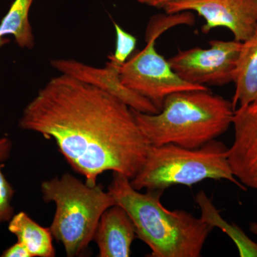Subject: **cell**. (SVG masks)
Returning <instances> with one entry per match:
<instances>
[{"label": "cell", "instance_id": "cell-23", "mask_svg": "<svg viewBox=\"0 0 257 257\" xmlns=\"http://www.w3.org/2000/svg\"><path fill=\"white\" fill-rule=\"evenodd\" d=\"M250 106H251V107L254 108V109H257V101L256 103H254V104H251Z\"/></svg>", "mask_w": 257, "mask_h": 257}, {"label": "cell", "instance_id": "cell-12", "mask_svg": "<svg viewBox=\"0 0 257 257\" xmlns=\"http://www.w3.org/2000/svg\"><path fill=\"white\" fill-rule=\"evenodd\" d=\"M233 82L235 84L232 100L234 108L237 104L241 107L256 102L257 26L253 35L241 44Z\"/></svg>", "mask_w": 257, "mask_h": 257}, {"label": "cell", "instance_id": "cell-19", "mask_svg": "<svg viewBox=\"0 0 257 257\" xmlns=\"http://www.w3.org/2000/svg\"><path fill=\"white\" fill-rule=\"evenodd\" d=\"M12 150V142L8 138L0 139V160L4 162L9 158Z\"/></svg>", "mask_w": 257, "mask_h": 257}, {"label": "cell", "instance_id": "cell-9", "mask_svg": "<svg viewBox=\"0 0 257 257\" xmlns=\"http://www.w3.org/2000/svg\"><path fill=\"white\" fill-rule=\"evenodd\" d=\"M51 65L61 73L87 83L109 93L135 110L157 114L160 110L153 103L125 87L120 79L121 64L112 60L104 68L94 67L74 60H54Z\"/></svg>", "mask_w": 257, "mask_h": 257}, {"label": "cell", "instance_id": "cell-10", "mask_svg": "<svg viewBox=\"0 0 257 257\" xmlns=\"http://www.w3.org/2000/svg\"><path fill=\"white\" fill-rule=\"evenodd\" d=\"M234 138L228 150L233 175L245 187L257 189V109L241 106L235 110Z\"/></svg>", "mask_w": 257, "mask_h": 257}, {"label": "cell", "instance_id": "cell-2", "mask_svg": "<svg viewBox=\"0 0 257 257\" xmlns=\"http://www.w3.org/2000/svg\"><path fill=\"white\" fill-rule=\"evenodd\" d=\"M108 192L127 212L137 236L151 249L152 257H199L214 227L191 213L162 205V192L142 193L126 176L113 172Z\"/></svg>", "mask_w": 257, "mask_h": 257}, {"label": "cell", "instance_id": "cell-5", "mask_svg": "<svg viewBox=\"0 0 257 257\" xmlns=\"http://www.w3.org/2000/svg\"><path fill=\"white\" fill-rule=\"evenodd\" d=\"M228 150L216 140L197 149L172 144L151 146L143 167L130 182L136 190L164 192L172 186L191 187L206 179H224L246 190L233 175Z\"/></svg>", "mask_w": 257, "mask_h": 257}, {"label": "cell", "instance_id": "cell-8", "mask_svg": "<svg viewBox=\"0 0 257 257\" xmlns=\"http://www.w3.org/2000/svg\"><path fill=\"white\" fill-rule=\"evenodd\" d=\"M163 10L169 15L194 12L205 20L203 33L225 28L238 42L249 38L257 26V0H173Z\"/></svg>", "mask_w": 257, "mask_h": 257}, {"label": "cell", "instance_id": "cell-7", "mask_svg": "<svg viewBox=\"0 0 257 257\" xmlns=\"http://www.w3.org/2000/svg\"><path fill=\"white\" fill-rule=\"evenodd\" d=\"M241 44L234 40H211L209 48L179 51L167 60L174 72L185 82L204 87H221L233 82Z\"/></svg>", "mask_w": 257, "mask_h": 257}, {"label": "cell", "instance_id": "cell-21", "mask_svg": "<svg viewBox=\"0 0 257 257\" xmlns=\"http://www.w3.org/2000/svg\"><path fill=\"white\" fill-rule=\"evenodd\" d=\"M10 42V40L9 39L7 38V37H0V48H1L2 47L5 46V45H7V44L9 43Z\"/></svg>", "mask_w": 257, "mask_h": 257}, {"label": "cell", "instance_id": "cell-4", "mask_svg": "<svg viewBox=\"0 0 257 257\" xmlns=\"http://www.w3.org/2000/svg\"><path fill=\"white\" fill-rule=\"evenodd\" d=\"M41 192L45 202L55 204L50 231L69 257L84 253L103 213L116 204L99 184L88 185L69 173L44 181Z\"/></svg>", "mask_w": 257, "mask_h": 257}, {"label": "cell", "instance_id": "cell-16", "mask_svg": "<svg viewBox=\"0 0 257 257\" xmlns=\"http://www.w3.org/2000/svg\"><path fill=\"white\" fill-rule=\"evenodd\" d=\"M114 26L116 32V47L114 53L108 56V59L122 65L135 52L138 40L118 24L114 23Z\"/></svg>", "mask_w": 257, "mask_h": 257}, {"label": "cell", "instance_id": "cell-13", "mask_svg": "<svg viewBox=\"0 0 257 257\" xmlns=\"http://www.w3.org/2000/svg\"><path fill=\"white\" fill-rule=\"evenodd\" d=\"M8 229L26 246L31 257L55 256L53 236L50 228L40 226L24 211L13 216Z\"/></svg>", "mask_w": 257, "mask_h": 257}, {"label": "cell", "instance_id": "cell-6", "mask_svg": "<svg viewBox=\"0 0 257 257\" xmlns=\"http://www.w3.org/2000/svg\"><path fill=\"white\" fill-rule=\"evenodd\" d=\"M194 22L191 12L155 15L147 25L145 49L135 51L120 68V79L125 87L146 98L160 111L165 98L173 93L208 89L181 79L156 49L157 40L164 32L177 25H192Z\"/></svg>", "mask_w": 257, "mask_h": 257}, {"label": "cell", "instance_id": "cell-14", "mask_svg": "<svg viewBox=\"0 0 257 257\" xmlns=\"http://www.w3.org/2000/svg\"><path fill=\"white\" fill-rule=\"evenodd\" d=\"M195 201L201 211V219L213 227L219 228L226 233L237 246L240 256L257 257V243L248 238L239 226L230 224L223 219L204 192L201 191L198 193Z\"/></svg>", "mask_w": 257, "mask_h": 257}, {"label": "cell", "instance_id": "cell-22", "mask_svg": "<svg viewBox=\"0 0 257 257\" xmlns=\"http://www.w3.org/2000/svg\"><path fill=\"white\" fill-rule=\"evenodd\" d=\"M250 230H251V232L253 234H254L257 236V224L256 223H251L250 224Z\"/></svg>", "mask_w": 257, "mask_h": 257}, {"label": "cell", "instance_id": "cell-20", "mask_svg": "<svg viewBox=\"0 0 257 257\" xmlns=\"http://www.w3.org/2000/svg\"><path fill=\"white\" fill-rule=\"evenodd\" d=\"M140 4L147 5L151 8L157 9H163L164 8L173 0H136Z\"/></svg>", "mask_w": 257, "mask_h": 257}, {"label": "cell", "instance_id": "cell-3", "mask_svg": "<svg viewBox=\"0 0 257 257\" xmlns=\"http://www.w3.org/2000/svg\"><path fill=\"white\" fill-rule=\"evenodd\" d=\"M132 109L151 146L172 144L187 149L199 148L226 133L236 110L232 101L209 89L173 93L157 114Z\"/></svg>", "mask_w": 257, "mask_h": 257}, {"label": "cell", "instance_id": "cell-18", "mask_svg": "<svg viewBox=\"0 0 257 257\" xmlns=\"http://www.w3.org/2000/svg\"><path fill=\"white\" fill-rule=\"evenodd\" d=\"M4 257H31L28 248L23 243L18 241L13 246L7 248L3 253Z\"/></svg>", "mask_w": 257, "mask_h": 257}, {"label": "cell", "instance_id": "cell-15", "mask_svg": "<svg viewBox=\"0 0 257 257\" xmlns=\"http://www.w3.org/2000/svg\"><path fill=\"white\" fill-rule=\"evenodd\" d=\"M34 0H15L0 23V37L12 35L19 47L32 49L35 37L29 20Z\"/></svg>", "mask_w": 257, "mask_h": 257}, {"label": "cell", "instance_id": "cell-1", "mask_svg": "<svg viewBox=\"0 0 257 257\" xmlns=\"http://www.w3.org/2000/svg\"><path fill=\"white\" fill-rule=\"evenodd\" d=\"M19 126L53 140L89 186L96 185L106 171L131 180L151 147L127 104L64 74L39 91L24 109Z\"/></svg>", "mask_w": 257, "mask_h": 257}, {"label": "cell", "instance_id": "cell-17", "mask_svg": "<svg viewBox=\"0 0 257 257\" xmlns=\"http://www.w3.org/2000/svg\"><path fill=\"white\" fill-rule=\"evenodd\" d=\"M0 160V226L6 221H10L14 214V208L12 206V200L15 190L5 178L2 169L4 167Z\"/></svg>", "mask_w": 257, "mask_h": 257}, {"label": "cell", "instance_id": "cell-11", "mask_svg": "<svg viewBox=\"0 0 257 257\" xmlns=\"http://www.w3.org/2000/svg\"><path fill=\"white\" fill-rule=\"evenodd\" d=\"M137 236L136 229L127 212L115 204L101 215L94 240L99 248V257H128Z\"/></svg>", "mask_w": 257, "mask_h": 257}]
</instances>
